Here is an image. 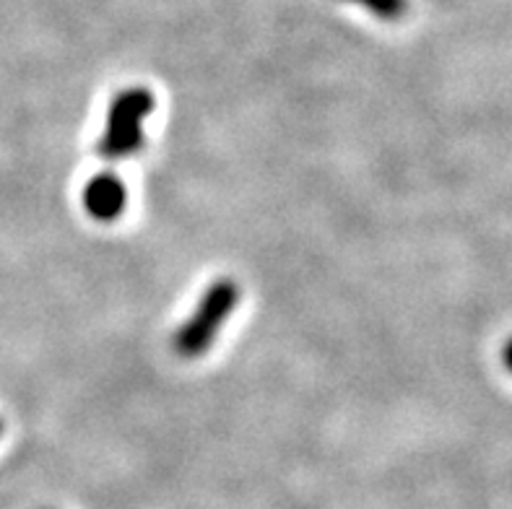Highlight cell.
Returning a JSON list of instances; mask_svg holds the SVG:
<instances>
[{"instance_id":"obj_6","label":"cell","mask_w":512,"mask_h":509,"mask_svg":"<svg viewBox=\"0 0 512 509\" xmlns=\"http://www.w3.org/2000/svg\"><path fill=\"white\" fill-rule=\"evenodd\" d=\"M3 429H6V426H3V419H0V434H3Z\"/></svg>"},{"instance_id":"obj_1","label":"cell","mask_w":512,"mask_h":509,"mask_svg":"<svg viewBox=\"0 0 512 509\" xmlns=\"http://www.w3.org/2000/svg\"><path fill=\"white\" fill-rule=\"evenodd\" d=\"M237 304H240V286L234 284L232 278H221L208 286L193 315L175 333L172 346L177 354L182 359H198L201 354H206L208 348L214 346L227 317L237 310Z\"/></svg>"},{"instance_id":"obj_5","label":"cell","mask_w":512,"mask_h":509,"mask_svg":"<svg viewBox=\"0 0 512 509\" xmlns=\"http://www.w3.org/2000/svg\"><path fill=\"white\" fill-rule=\"evenodd\" d=\"M502 361H505L507 372L512 374V338L505 343V348H502Z\"/></svg>"},{"instance_id":"obj_3","label":"cell","mask_w":512,"mask_h":509,"mask_svg":"<svg viewBox=\"0 0 512 509\" xmlns=\"http://www.w3.org/2000/svg\"><path fill=\"white\" fill-rule=\"evenodd\" d=\"M125 206H128V190L120 177L104 172L86 182L84 208L94 221H102V224L117 221L123 216Z\"/></svg>"},{"instance_id":"obj_2","label":"cell","mask_w":512,"mask_h":509,"mask_svg":"<svg viewBox=\"0 0 512 509\" xmlns=\"http://www.w3.org/2000/svg\"><path fill=\"white\" fill-rule=\"evenodd\" d=\"M154 94L143 86H130L112 99L107 125L99 138V156L107 162L128 159L143 146V120L154 112Z\"/></svg>"},{"instance_id":"obj_4","label":"cell","mask_w":512,"mask_h":509,"mask_svg":"<svg viewBox=\"0 0 512 509\" xmlns=\"http://www.w3.org/2000/svg\"><path fill=\"white\" fill-rule=\"evenodd\" d=\"M354 3H362V6L370 8L372 13H377L380 19H401L406 8H409V0H354Z\"/></svg>"}]
</instances>
